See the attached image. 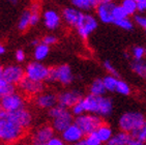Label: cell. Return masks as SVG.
<instances>
[{
    "instance_id": "51",
    "label": "cell",
    "mask_w": 146,
    "mask_h": 145,
    "mask_svg": "<svg viewBox=\"0 0 146 145\" xmlns=\"http://www.w3.org/2000/svg\"><path fill=\"white\" fill-rule=\"evenodd\" d=\"M22 145H28V144H22Z\"/></svg>"
},
{
    "instance_id": "31",
    "label": "cell",
    "mask_w": 146,
    "mask_h": 145,
    "mask_svg": "<svg viewBox=\"0 0 146 145\" xmlns=\"http://www.w3.org/2000/svg\"><path fill=\"white\" fill-rule=\"evenodd\" d=\"M113 24L115 26H117V27L121 28V29H123V30L129 31L134 28V24H135V23H134V21H132V20L127 17V18H124V19L115 21Z\"/></svg>"
},
{
    "instance_id": "7",
    "label": "cell",
    "mask_w": 146,
    "mask_h": 145,
    "mask_svg": "<svg viewBox=\"0 0 146 145\" xmlns=\"http://www.w3.org/2000/svg\"><path fill=\"white\" fill-rule=\"evenodd\" d=\"M0 104H1V110L6 112H16L25 108V100L17 92L1 98Z\"/></svg>"
},
{
    "instance_id": "6",
    "label": "cell",
    "mask_w": 146,
    "mask_h": 145,
    "mask_svg": "<svg viewBox=\"0 0 146 145\" xmlns=\"http://www.w3.org/2000/svg\"><path fill=\"white\" fill-rule=\"evenodd\" d=\"M49 71H50V67H47L42 62H29L25 67V77L33 81L44 82L47 81L48 79Z\"/></svg>"
},
{
    "instance_id": "44",
    "label": "cell",
    "mask_w": 146,
    "mask_h": 145,
    "mask_svg": "<svg viewBox=\"0 0 146 145\" xmlns=\"http://www.w3.org/2000/svg\"><path fill=\"white\" fill-rule=\"evenodd\" d=\"M4 52H5V48H4V46L2 44H0V55L4 54Z\"/></svg>"
},
{
    "instance_id": "21",
    "label": "cell",
    "mask_w": 146,
    "mask_h": 145,
    "mask_svg": "<svg viewBox=\"0 0 146 145\" xmlns=\"http://www.w3.org/2000/svg\"><path fill=\"white\" fill-rule=\"evenodd\" d=\"M106 87L104 85V81L102 78L94 79L89 87V93L92 95H96V96H103L106 94Z\"/></svg>"
},
{
    "instance_id": "20",
    "label": "cell",
    "mask_w": 146,
    "mask_h": 145,
    "mask_svg": "<svg viewBox=\"0 0 146 145\" xmlns=\"http://www.w3.org/2000/svg\"><path fill=\"white\" fill-rule=\"evenodd\" d=\"M131 135L125 132H118L112 136V138L106 143V145H129Z\"/></svg>"
},
{
    "instance_id": "25",
    "label": "cell",
    "mask_w": 146,
    "mask_h": 145,
    "mask_svg": "<svg viewBox=\"0 0 146 145\" xmlns=\"http://www.w3.org/2000/svg\"><path fill=\"white\" fill-rule=\"evenodd\" d=\"M30 17L31 13L30 11H24L21 15L18 23V29L22 32H25L29 27H30Z\"/></svg>"
},
{
    "instance_id": "33",
    "label": "cell",
    "mask_w": 146,
    "mask_h": 145,
    "mask_svg": "<svg viewBox=\"0 0 146 145\" xmlns=\"http://www.w3.org/2000/svg\"><path fill=\"white\" fill-rule=\"evenodd\" d=\"M131 137L134 138V139L138 140V141H140V142L146 143V124L143 126H141V128H137L136 131H134L133 133H131Z\"/></svg>"
},
{
    "instance_id": "8",
    "label": "cell",
    "mask_w": 146,
    "mask_h": 145,
    "mask_svg": "<svg viewBox=\"0 0 146 145\" xmlns=\"http://www.w3.org/2000/svg\"><path fill=\"white\" fill-rule=\"evenodd\" d=\"M116 3L113 1H104L98 2L96 6V17L98 19L104 24H113L114 18H113V9Z\"/></svg>"
},
{
    "instance_id": "45",
    "label": "cell",
    "mask_w": 146,
    "mask_h": 145,
    "mask_svg": "<svg viewBox=\"0 0 146 145\" xmlns=\"http://www.w3.org/2000/svg\"><path fill=\"white\" fill-rule=\"evenodd\" d=\"M2 74H3V69L0 67V78H2Z\"/></svg>"
},
{
    "instance_id": "43",
    "label": "cell",
    "mask_w": 146,
    "mask_h": 145,
    "mask_svg": "<svg viewBox=\"0 0 146 145\" xmlns=\"http://www.w3.org/2000/svg\"><path fill=\"white\" fill-rule=\"evenodd\" d=\"M39 44H40V42H39L38 39H33V41L31 42V46H33L34 48L36 47V46H38Z\"/></svg>"
},
{
    "instance_id": "30",
    "label": "cell",
    "mask_w": 146,
    "mask_h": 145,
    "mask_svg": "<svg viewBox=\"0 0 146 145\" xmlns=\"http://www.w3.org/2000/svg\"><path fill=\"white\" fill-rule=\"evenodd\" d=\"M129 54L133 60H142L146 57V49L142 46H134L131 49Z\"/></svg>"
},
{
    "instance_id": "42",
    "label": "cell",
    "mask_w": 146,
    "mask_h": 145,
    "mask_svg": "<svg viewBox=\"0 0 146 145\" xmlns=\"http://www.w3.org/2000/svg\"><path fill=\"white\" fill-rule=\"evenodd\" d=\"M129 145H145V144L131 137V139H129Z\"/></svg>"
},
{
    "instance_id": "14",
    "label": "cell",
    "mask_w": 146,
    "mask_h": 145,
    "mask_svg": "<svg viewBox=\"0 0 146 145\" xmlns=\"http://www.w3.org/2000/svg\"><path fill=\"white\" fill-rule=\"evenodd\" d=\"M20 89L24 93L28 95H38L44 90V83L30 80L28 78H24L19 84Z\"/></svg>"
},
{
    "instance_id": "47",
    "label": "cell",
    "mask_w": 146,
    "mask_h": 145,
    "mask_svg": "<svg viewBox=\"0 0 146 145\" xmlns=\"http://www.w3.org/2000/svg\"><path fill=\"white\" fill-rule=\"evenodd\" d=\"M104 1H113V0H98V2H104Z\"/></svg>"
},
{
    "instance_id": "39",
    "label": "cell",
    "mask_w": 146,
    "mask_h": 145,
    "mask_svg": "<svg viewBox=\"0 0 146 145\" xmlns=\"http://www.w3.org/2000/svg\"><path fill=\"white\" fill-rule=\"evenodd\" d=\"M47 81L50 82V83H55V82H57L56 67H50V71H49V76H48Z\"/></svg>"
},
{
    "instance_id": "27",
    "label": "cell",
    "mask_w": 146,
    "mask_h": 145,
    "mask_svg": "<svg viewBox=\"0 0 146 145\" xmlns=\"http://www.w3.org/2000/svg\"><path fill=\"white\" fill-rule=\"evenodd\" d=\"M120 5L125 11L127 16H135L138 13V4L134 0H121Z\"/></svg>"
},
{
    "instance_id": "52",
    "label": "cell",
    "mask_w": 146,
    "mask_h": 145,
    "mask_svg": "<svg viewBox=\"0 0 146 145\" xmlns=\"http://www.w3.org/2000/svg\"><path fill=\"white\" fill-rule=\"evenodd\" d=\"M145 49H146V47H145Z\"/></svg>"
},
{
    "instance_id": "4",
    "label": "cell",
    "mask_w": 146,
    "mask_h": 145,
    "mask_svg": "<svg viewBox=\"0 0 146 145\" xmlns=\"http://www.w3.org/2000/svg\"><path fill=\"white\" fill-rule=\"evenodd\" d=\"M74 122L81 128L85 136L93 134L104 123L102 117L94 114H89V113H85V114L76 116Z\"/></svg>"
},
{
    "instance_id": "22",
    "label": "cell",
    "mask_w": 146,
    "mask_h": 145,
    "mask_svg": "<svg viewBox=\"0 0 146 145\" xmlns=\"http://www.w3.org/2000/svg\"><path fill=\"white\" fill-rule=\"evenodd\" d=\"M94 134L98 136V138L102 141V143H107L114 134H113L112 128L106 123H103L100 128L94 132Z\"/></svg>"
},
{
    "instance_id": "16",
    "label": "cell",
    "mask_w": 146,
    "mask_h": 145,
    "mask_svg": "<svg viewBox=\"0 0 146 145\" xmlns=\"http://www.w3.org/2000/svg\"><path fill=\"white\" fill-rule=\"evenodd\" d=\"M84 13L77 9L76 7H65L62 11V19L64 20V22L70 27H77L80 20Z\"/></svg>"
},
{
    "instance_id": "1",
    "label": "cell",
    "mask_w": 146,
    "mask_h": 145,
    "mask_svg": "<svg viewBox=\"0 0 146 145\" xmlns=\"http://www.w3.org/2000/svg\"><path fill=\"white\" fill-rule=\"evenodd\" d=\"M25 132L13 112L0 111V142L14 144L22 139Z\"/></svg>"
},
{
    "instance_id": "46",
    "label": "cell",
    "mask_w": 146,
    "mask_h": 145,
    "mask_svg": "<svg viewBox=\"0 0 146 145\" xmlns=\"http://www.w3.org/2000/svg\"><path fill=\"white\" fill-rule=\"evenodd\" d=\"M11 1V3H13V4H17L18 3V0H9Z\"/></svg>"
},
{
    "instance_id": "2",
    "label": "cell",
    "mask_w": 146,
    "mask_h": 145,
    "mask_svg": "<svg viewBox=\"0 0 146 145\" xmlns=\"http://www.w3.org/2000/svg\"><path fill=\"white\" fill-rule=\"evenodd\" d=\"M79 104L81 105L84 114L85 113L94 114L102 118L108 117L109 115H111L114 109L113 100L106 95L96 96L89 93L86 96H83Z\"/></svg>"
},
{
    "instance_id": "15",
    "label": "cell",
    "mask_w": 146,
    "mask_h": 145,
    "mask_svg": "<svg viewBox=\"0 0 146 145\" xmlns=\"http://www.w3.org/2000/svg\"><path fill=\"white\" fill-rule=\"evenodd\" d=\"M35 104L38 108L50 110L58 105V96L52 92H42L40 94L36 95Z\"/></svg>"
},
{
    "instance_id": "24",
    "label": "cell",
    "mask_w": 146,
    "mask_h": 145,
    "mask_svg": "<svg viewBox=\"0 0 146 145\" xmlns=\"http://www.w3.org/2000/svg\"><path fill=\"white\" fill-rule=\"evenodd\" d=\"M50 53V47L45 44L40 43L38 46L34 48V52H33V56L35 61H42L44 59H46V57L49 55Z\"/></svg>"
},
{
    "instance_id": "41",
    "label": "cell",
    "mask_w": 146,
    "mask_h": 145,
    "mask_svg": "<svg viewBox=\"0 0 146 145\" xmlns=\"http://www.w3.org/2000/svg\"><path fill=\"white\" fill-rule=\"evenodd\" d=\"M138 4V13L139 14H145L146 13V0L137 3Z\"/></svg>"
},
{
    "instance_id": "50",
    "label": "cell",
    "mask_w": 146,
    "mask_h": 145,
    "mask_svg": "<svg viewBox=\"0 0 146 145\" xmlns=\"http://www.w3.org/2000/svg\"><path fill=\"white\" fill-rule=\"evenodd\" d=\"M7 145H14V144H7Z\"/></svg>"
},
{
    "instance_id": "38",
    "label": "cell",
    "mask_w": 146,
    "mask_h": 145,
    "mask_svg": "<svg viewBox=\"0 0 146 145\" xmlns=\"http://www.w3.org/2000/svg\"><path fill=\"white\" fill-rule=\"evenodd\" d=\"M46 145H68V144H66V142H65V141L62 139V138L54 136L52 139L49 140Z\"/></svg>"
},
{
    "instance_id": "18",
    "label": "cell",
    "mask_w": 146,
    "mask_h": 145,
    "mask_svg": "<svg viewBox=\"0 0 146 145\" xmlns=\"http://www.w3.org/2000/svg\"><path fill=\"white\" fill-rule=\"evenodd\" d=\"M60 22H61V17L57 11H53V9H49V11H45L44 23L48 29H50V30L57 29L60 26Z\"/></svg>"
},
{
    "instance_id": "26",
    "label": "cell",
    "mask_w": 146,
    "mask_h": 145,
    "mask_svg": "<svg viewBox=\"0 0 146 145\" xmlns=\"http://www.w3.org/2000/svg\"><path fill=\"white\" fill-rule=\"evenodd\" d=\"M118 80H119V78L115 77V76H112V75L105 76L104 78H103V81H104V85L106 87L107 92L116 91V86H117Z\"/></svg>"
},
{
    "instance_id": "11",
    "label": "cell",
    "mask_w": 146,
    "mask_h": 145,
    "mask_svg": "<svg viewBox=\"0 0 146 145\" xmlns=\"http://www.w3.org/2000/svg\"><path fill=\"white\" fill-rule=\"evenodd\" d=\"M2 78L14 85L20 84V82L25 78V70L19 65H7L3 69Z\"/></svg>"
},
{
    "instance_id": "29",
    "label": "cell",
    "mask_w": 146,
    "mask_h": 145,
    "mask_svg": "<svg viewBox=\"0 0 146 145\" xmlns=\"http://www.w3.org/2000/svg\"><path fill=\"white\" fill-rule=\"evenodd\" d=\"M102 141L98 138L94 133L93 134H90L87 135V136H85L81 141H79V142L75 143V144H72V145H102Z\"/></svg>"
},
{
    "instance_id": "12",
    "label": "cell",
    "mask_w": 146,
    "mask_h": 145,
    "mask_svg": "<svg viewBox=\"0 0 146 145\" xmlns=\"http://www.w3.org/2000/svg\"><path fill=\"white\" fill-rule=\"evenodd\" d=\"M74 121H75V119L73 117V113L68 109H66V110H64V111L62 112L61 114L58 115L57 117L52 119V126H53L55 132L62 133L70 124H73Z\"/></svg>"
},
{
    "instance_id": "28",
    "label": "cell",
    "mask_w": 146,
    "mask_h": 145,
    "mask_svg": "<svg viewBox=\"0 0 146 145\" xmlns=\"http://www.w3.org/2000/svg\"><path fill=\"white\" fill-rule=\"evenodd\" d=\"M15 92V85L9 83L3 78H0V98L9 95Z\"/></svg>"
},
{
    "instance_id": "23",
    "label": "cell",
    "mask_w": 146,
    "mask_h": 145,
    "mask_svg": "<svg viewBox=\"0 0 146 145\" xmlns=\"http://www.w3.org/2000/svg\"><path fill=\"white\" fill-rule=\"evenodd\" d=\"M131 69L140 78H146V60H133L131 62Z\"/></svg>"
},
{
    "instance_id": "5",
    "label": "cell",
    "mask_w": 146,
    "mask_h": 145,
    "mask_svg": "<svg viewBox=\"0 0 146 145\" xmlns=\"http://www.w3.org/2000/svg\"><path fill=\"white\" fill-rule=\"evenodd\" d=\"M98 26V18H96L91 14L84 13L83 16H82L81 20H80V22H79V24L77 25L76 30L81 39H87L92 34V32H94L96 30Z\"/></svg>"
},
{
    "instance_id": "40",
    "label": "cell",
    "mask_w": 146,
    "mask_h": 145,
    "mask_svg": "<svg viewBox=\"0 0 146 145\" xmlns=\"http://www.w3.org/2000/svg\"><path fill=\"white\" fill-rule=\"evenodd\" d=\"M15 56H16V60H17L18 62H22L25 60L26 56H25V52L23 50H21V49H19V50L16 51V53H15Z\"/></svg>"
},
{
    "instance_id": "37",
    "label": "cell",
    "mask_w": 146,
    "mask_h": 145,
    "mask_svg": "<svg viewBox=\"0 0 146 145\" xmlns=\"http://www.w3.org/2000/svg\"><path fill=\"white\" fill-rule=\"evenodd\" d=\"M42 44H45L47 46H52V45H55L57 43V37L56 36L52 35V34H49V35H46L42 41Z\"/></svg>"
},
{
    "instance_id": "9",
    "label": "cell",
    "mask_w": 146,
    "mask_h": 145,
    "mask_svg": "<svg viewBox=\"0 0 146 145\" xmlns=\"http://www.w3.org/2000/svg\"><path fill=\"white\" fill-rule=\"evenodd\" d=\"M82 92L78 89H70L61 92L58 95V105L64 108H73L77 103L82 100Z\"/></svg>"
},
{
    "instance_id": "34",
    "label": "cell",
    "mask_w": 146,
    "mask_h": 145,
    "mask_svg": "<svg viewBox=\"0 0 146 145\" xmlns=\"http://www.w3.org/2000/svg\"><path fill=\"white\" fill-rule=\"evenodd\" d=\"M127 14L125 13L122 6L120 4H115L114 9H113V18H114V22L118 21V20L124 19V18H127Z\"/></svg>"
},
{
    "instance_id": "10",
    "label": "cell",
    "mask_w": 146,
    "mask_h": 145,
    "mask_svg": "<svg viewBox=\"0 0 146 145\" xmlns=\"http://www.w3.org/2000/svg\"><path fill=\"white\" fill-rule=\"evenodd\" d=\"M54 128L52 126L49 124H44L39 126L36 131L32 135V144L33 145H46L49 140L54 137Z\"/></svg>"
},
{
    "instance_id": "48",
    "label": "cell",
    "mask_w": 146,
    "mask_h": 145,
    "mask_svg": "<svg viewBox=\"0 0 146 145\" xmlns=\"http://www.w3.org/2000/svg\"><path fill=\"white\" fill-rule=\"evenodd\" d=\"M135 2H137V3H139V2H141V1H144V0H134Z\"/></svg>"
},
{
    "instance_id": "35",
    "label": "cell",
    "mask_w": 146,
    "mask_h": 145,
    "mask_svg": "<svg viewBox=\"0 0 146 145\" xmlns=\"http://www.w3.org/2000/svg\"><path fill=\"white\" fill-rule=\"evenodd\" d=\"M134 23L146 31V16L144 14H136L134 16Z\"/></svg>"
},
{
    "instance_id": "49",
    "label": "cell",
    "mask_w": 146,
    "mask_h": 145,
    "mask_svg": "<svg viewBox=\"0 0 146 145\" xmlns=\"http://www.w3.org/2000/svg\"><path fill=\"white\" fill-rule=\"evenodd\" d=\"M0 100H1V98H0ZM0 111H1V104H0Z\"/></svg>"
},
{
    "instance_id": "17",
    "label": "cell",
    "mask_w": 146,
    "mask_h": 145,
    "mask_svg": "<svg viewBox=\"0 0 146 145\" xmlns=\"http://www.w3.org/2000/svg\"><path fill=\"white\" fill-rule=\"evenodd\" d=\"M56 77L57 82L64 86H68L74 81L73 71L68 64H61L59 67H56Z\"/></svg>"
},
{
    "instance_id": "3",
    "label": "cell",
    "mask_w": 146,
    "mask_h": 145,
    "mask_svg": "<svg viewBox=\"0 0 146 145\" xmlns=\"http://www.w3.org/2000/svg\"><path fill=\"white\" fill-rule=\"evenodd\" d=\"M145 124L146 117L143 113L138 111H127L121 115L118 119V126L120 128V131L129 134Z\"/></svg>"
},
{
    "instance_id": "36",
    "label": "cell",
    "mask_w": 146,
    "mask_h": 145,
    "mask_svg": "<svg viewBox=\"0 0 146 145\" xmlns=\"http://www.w3.org/2000/svg\"><path fill=\"white\" fill-rule=\"evenodd\" d=\"M104 69L106 70V72L109 74V75H112V76H115V77H118V72L117 70L115 69V67L113 65V63L109 60H106L104 61Z\"/></svg>"
},
{
    "instance_id": "19",
    "label": "cell",
    "mask_w": 146,
    "mask_h": 145,
    "mask_svg": "<svg viewBox=\"0 0 146 145\" xmlns=\"http://www.w3.org/2000/svg\"><path fill=\"white\" fill-rule=\"evenodd\" d=\"M70 2H72L74 7L81 11L82 13L83 11L87 13V11L96 9V6L98 4V0H70Z\"/></svg>"
},
{
    "instance_id": "32",
    "label": "cell",
    "mask_w": 146,
    "mask_h": 145,
    "mask_svg": "<svg viewBox=\"0 0 146 145\" xmlns=\"http://www.w3.org/2000/svg\"><path fill=\"white\" fill-rule=\"evenodd\" d=\"M117 93L121 95H129L131 92H132V89H131V86L127 83L125 81L119 79L117 83V86H116V91Z\"/></svg>"
},
{
    "instance_id": "13",
    "label": "cell",
    "mask_w": 146,
    "mask_h": 145,
    "mask_svg": "<svg viewBox=\"0 0 146 145\" xmlns=\"http://www.w3.org/2000/svg\"><path fill=\"white\" fill-rule=\"evenodd\" d=\"M85 137L84 133L82 132V130L77 126L76 123L74 122L73 124H70L66 130L61 133V138L64 140L66 144H75V143L81 141Z\"/></svg>"
}]
</instances>
